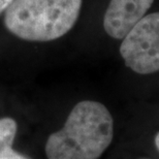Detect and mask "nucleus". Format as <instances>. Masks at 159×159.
Here are the masks:
<instances>
[{
  "label": "nucleus",
  "instance_id": "obj_1",
  "mask_svg": "<svg viewBox=\"0 0 159 159\" xmlns=\"http://www.w3.org/2000/svg\"><path fill=\"white\" fill-rule=\"evenodd\" d=\"M114 121L102 103L79 102L59 131L47 141L49 159H97L112 143Z\"/></svg>",
  "mask_w": 159,
  "mask_h": 159
},
{
  "label": "nucleus",
  "instance_id": "obj_2",
  "mask_svg": "<svg viewBox=\"0 0 159 159\" xmlns=\"http://www.w3.org/2000/svg\"><path fill=\"white\" fill-rule=\"evenodd\" d=\"M83 0H15L4 15V25L19 39L51 41L65 35L81 11Z\"/></svg>",
  "mask_w": 159,
  "mask_h": 159
},
{
  "label": "nucleus",
  "instance_id": "obj_3",
  "mask_svg": "<svg viewBox=\"0 0 159 159\" xmlns=\"http://www.w3.org/2000/svg\"><path fill=\"white\" fill-rule=\"evenodd\" d=\"M120 54L139 75L159 70V12L145 16L123 39Z\"/></svg>",
  "mask_w": 159,
  "mask_h": 159
},
{
  "label": "nucleus",
  "instance_id": "obj_4",
  "mask_svg": "<svg viewBox=\"0 0 159 159\" xmlns=\"http://www.w3.org/2000/svg\"><path fill=\"white\" fill-rule=\"evenodd\" d=\"M154 0H111L103 18V28L111 37L124 39L146 16Z\"/></svg>",
  "mask_w": 159,
  "mask_h": 159
},
{
  "label": "nucleus",
  "instance_id": "obj_5",
  "mask_svg": "<svg viewBox=\"0 0 159 159\" xmlns=\"http://www.w3.org/2000/svg\"><path fill=\"white\" fill-rule=\"evenodd\" d=\"M17 123L11 118L0 119V159H28L12 149Z\"/></svg>",
  "mask_w": 159,
  "mask_h": 159
},
{
  "label": "nucleus",
  "instance_id": "obj_6",
  "mask_svg": "<svg viewBox=\"0 0 159 159\" xmlns=\"http://www.w3.org/2000/svg\"><path fill=\"white\" fill-rule=\"evenodd\" d=\"M15 0H0V14L5 12Z\"/></svg>",
  "mask_w": 159,
  "mask_h": 159
},
{
  "label": "nucleus",
  "instance_id": "obj_7",
  "mask_svg": "<svg viewBox=\"0 0 159 159\" xmlns=\"http://www.w3.org/2000/svg\"><path fill=\"white\" fill-rule=\"evenodd\" d=\"M155 145H156V147L159 151V132L156 134V136H155Z\"/></svg>",
  "mask_w": 159,
  "mask_h": 159
}]
</instances>
